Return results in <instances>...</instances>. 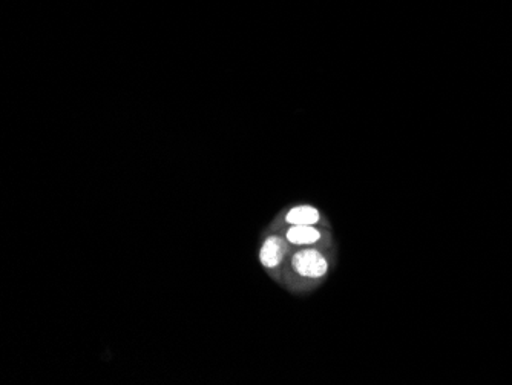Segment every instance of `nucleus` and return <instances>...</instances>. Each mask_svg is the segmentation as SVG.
<instances>
[{
  "label": "nucleus",
  "mask_w": 512,
  "mask_h": 385,
  "mask_svg": "<svg viewBox=\"0 0 512 385\" xmlns=\"http://www.w3.org/2000/svg\"><path fill=\"white\" fill-rule=\"evenodd\" d=\"M293 266L304 277L318 278L327 272V261L318 251L312 249L298 252L293 258Z\"/></svg>",
  "instance_id": "obj_1"
},
{
  "label": "nucleus",
  "mask_w": 512,
  "mask_h": 385,
  "mask_svg": "<svg viewBox=\"0 0 512 385\" xmlns=\"http://www.w3.org/2000/svg\"><path fill=\"white\" fill-rule=\"evenodd\" d=\"M286 244L281 238L270 237L261 249V263L266 267H275L283 260Z\"/></svg>",
  "instance_id": "obj_2"
},
{
  "label": "nucleus",
  "mask_w": 512,
  "mask_h": 385,
  "mask_svg": "<svg viewBox=\"0 0 512 385\" xmlns=\"http://www.w3.org/2000/svg\"><path fill=\"white\" fill-rule=\"evenodd\" d=\"M287 238H289L290 243L293 244H312L316 243V241L321 238V234H319L316 229H313L312 226L298 224V226H293V228L287 232Z\"/></svg>",
  "instance_id": "obj_3"
},
{
  "label": "nucleus",
  "mask_w": 512,
  "mask_h": 385,
  "mask_svg": "<svg viewBox=\"0 0 512 385\" xmlns=\"http://www.w3.org/2000/svg\"><path fill=\"white\" fill-rule=\"evenodd\" d=\"M319 214L316 209L310 208V206H301V208L292 209L287 214V223L298 226V224H307V226H313L318 223Z\"/></svg>",
  "instance_id": "obj_4"
}]
</instances>
